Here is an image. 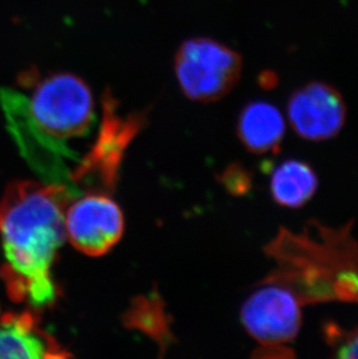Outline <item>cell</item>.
<instances>
[{
	"mask_svg": "<svg viewBox=\"0 0 358 359\" xmlns=\"http://www.w3.org/2000/svg\"><path fill=\"white\" fill-rule=\"evenodd\" d=\"M77 197L65 184L26 180L7 187L0 200L1 278L14 302L42 309L58 300L51 268L65 242V210Z\"/></svg>",
	"mask_w": 358,
	"mask_h": 359,
	"instance_id": "obj_1",
	"label": "cell"
},
{
	"mask_svg": "<svg viewBox=\"0 0 358 359\" xmlns=\"http://www.w3.org/2000/svg\"><path fill=\"white\" fill-rule=\"evenodd\" d=\"M320 240L310 231L294 235L281 229L265 248L278 268L263 283L289 288L301 305L338 302L358 304V244L348 227L317 224Z\"/></svg>",
	"mask_w": 358,
	"mask_h": 359,
	"instance_id": "obj_2",
	"label": "cell"
},
{
	"mask_svg": "<svg viewBox=\"0 0 358 359\" xmlns=\"http://www.w3.org/2000/svg\"><path fill=\"white\" fill-rule=\"evenodd\" d=\"M0 105L15 143L32 149L67 150L65 142L85 135L95 122L91 88L72 72L48 76L31 97L1 88Z\"/></svg>",
	"mask_w": 358,
	"mask_h": 359,
	"instance_id": "obj_3",
	"label": "cell"
},
{
	"mask_svg": "<svg viewBox=\"0 0 358 359\" xmlns=\"http://www.w3.org/2000/svg\"><path fill=\"white\" fill-rule=\"evenodd\" d=\"M145 116L118 113V102L106 91L102 97V119L98 137L91 150L70 173V184L74 190L84 187L85 192L111 194L118 183L122 157L132 140L139 134Z\"/></svg>",
	"mask_w": 358,
	"mask_h": 359,
	"instance_id": "obj_4",
	"label": "cell"
},
{
	"mask_svg": "<svg viewBox=\"0 0 358 359\" xmlns=\"http://www.w3.org/2000/svg\"><path fill=\"white\" fill-rule=\"evenodd\" d=\"M242 65L239 53L210 38L186 40L175 56L179 86L194 102H216L228 95L240 81Z\"/></svg>",
	"mask_w": 358,
	"mask_h": 359,
	"instance_id": "obj_5",
	"label": "cell"
},
{
	"mask_svg": "<svg viewBox=\"0 0 358 359\" xmlns=\"http://www.w3.org/2000/svg\"><path fill=\"white\" fill-rule=\"evenodd\" d=\"M301 302L289 288L276 283L248 297L241 309V321L248 334L260 343L253 353L258 358H279L289 351L301 325Z\"/></svg>",
	"mask_w": 358,
	"mask_h": 359,
	"instance_id": "obj_6",
	"label": "cell"
},
{
	"mask_svg": "<svg viewBox=\"0 0 358 359\" xmlns=\"http://www.w3.org/2000/svg\"><path fill=\"white\" fill-rule=\"evenodd\" d=\"M65 238L74 249L98 257L121 238L125 220L121 208L106 194H85L74 198L65 210Z\"/></svg>",
	"mask_w": 358,
	"mask_h": 359,
	"instance_id": "obj_7",
	"label": "cell"
},
{
	"mask_svg": "<svg viewBox=\"0 0 358 359\" xmlns=\"http://www.w3.org/2000/svg\"><path fill=\"white\" fill-rule=\"evenodd\" d=\"M287 114L297 135L308 141H326L345 127L347 106L334 86L311 81L291 95Z\"/></svg>",
	"mask_w": 358,
	"mask_h": 359,
	"instance_id": "obj_8",
	"label": "cell"
},
{
	"mask_svg": "<svg viewBox=\"0 0 358 359\" xmlns=\"http://www.w3.org/2000/svg\"><path fill=\"white\" fill-rule=\"evenodd\" d=\"M72 355L41 328L29 311L5 313L0 318V358H65Z\"/></svg>",
	"mask_w": 358,
	"mask_h": 359,
	"instance_id": "obj_9",
	"label": "cell"
},
{
	"mask_svg": "<svg viewBox=\"0 0 358 359\" xmlns=\"http://www.w3.org/2000/svg\"><path fill=\"white\" fill-rule=\"evenodd\" d=\"M284 118L270 102L255 100L244 106L237 120V135L251 153H278L285 136Z\"/></svg>",
	"mask_w": 358,
	"mask_h": 359,
	"instance_id": "obj_10",
	"label": "cell"
},
{
	"mask_svg": "<svg viewBox=\"0 0 358 359\" xmlns=\"http://www.w3.org/2000/svg\"><path fill=\"white\" fill-rule=\"evenodd\" d=\"M319 180L308 163L287 160L272 172L270 190L272 199L287 208H300L314 196Z\"/></svg>",
	"mask_w": 358,
	"mask_h": 359,
	"instance_id": "obj_11",
	"label": "cell"
},
{
	"mask_svg": "<svg viewBox=\"0 0 358 359\" xmlns=\"http://www.w3.org/2000/svg\"><path fill=\"white\" fill-rule=\"evenodd\" d=\"M129 328L139 329L166 349L171 342L169 318L164 312V305L159 295L140 297L133 302L124 318Z\"/></svg>",
	"mask_w": 358,
	"mask_h": 359,
	"instance_id": "obj_12",
	"label": "cell"
},
{
	"mask_svg": "<svg viewBox=\"0 0 358 359\" xmlns=\"http://www.w3.org/2000/svg\"><path fill=\"white\" fill-rule=\"evenodd\" d=\"M324 341L338 358H358V328L345 329L335 322H326L322 328Z\"/></svg>",
	"mask_w": 358,
	"mask_h": 359,
	"instance_id": "obj_13",
	"label": "cell"
},
{
	"mask_svg": "<svg viewBox=\"0 0 358 359\" xmlns=\"http://www.w3.org/2000/svg\"><path fill=\"white\" fill-rule=\"evenodd\" d=\"M225 183L234 194H247L251 189V175L241 166L234 165L227 170Z\"/></svg>",
	"mask_w": 358,
	"mask_h": 359,
	"instance_id": "obj_14",
	"label": "cell"
},
{
	"mask_svg": "<svg viewBox=\"0 0 358 359\" xmlns=\"http://www.w3.org/2000/svg\"><path fill=\"white\" fill-rule=\"evenodd\" d=\"M260 83L264 88H276V85L278 84V76L274 74V72H264L260 74Z\"/></svg>",
	"mask_w": 358,
	"mask_h": 359,
	"instance_id": "obj_15",
	"label": "cell"
}]
</instances>
